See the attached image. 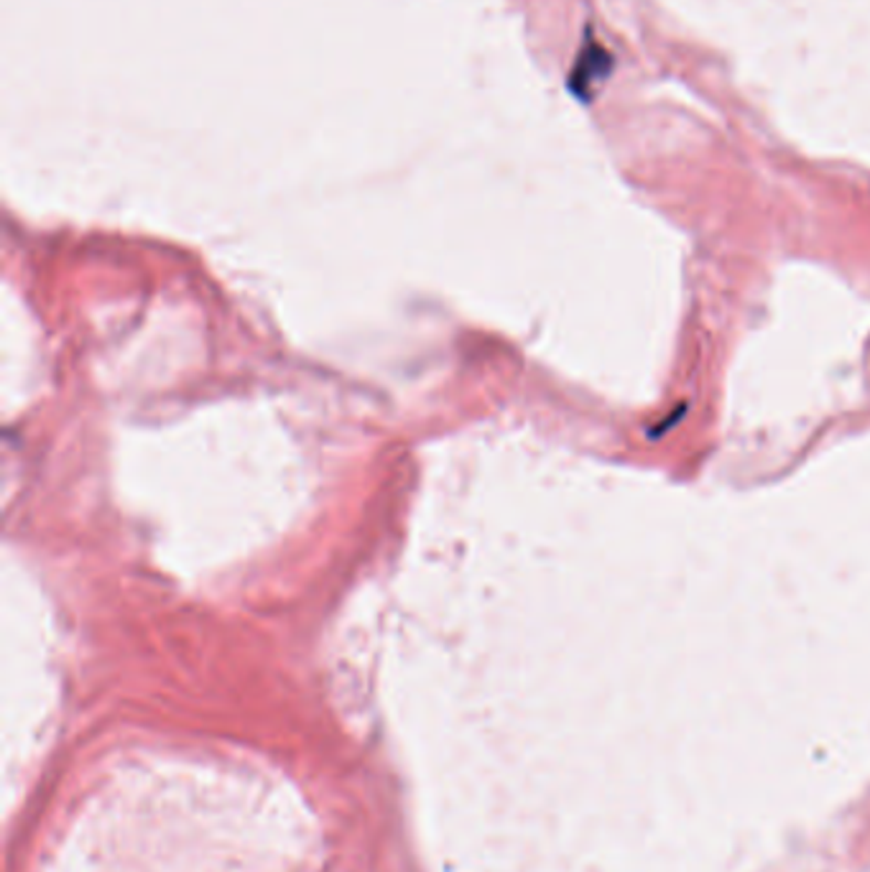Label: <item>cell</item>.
I'll return each mask as SVG.
<instances>
[{
	"label": "cell",
	"mask_w": 870,
	"mask_h": 872,
	"mask_svg": "<svg viewBox=\"0 0 870 872\" xmlns=\"http://www.w3.org/2000/svg\"><path fill=\"white\" fill-rule=\"evenodd\" d=\"M610 67V56L605 49H600L598 44H588L584 54L580 56V64H577V72L572 75L574 85H580V95L588 93V85L595 83L598 77H603Z\"/></svg>",
	"instance_id": "obj_1"
}]
</instances>
